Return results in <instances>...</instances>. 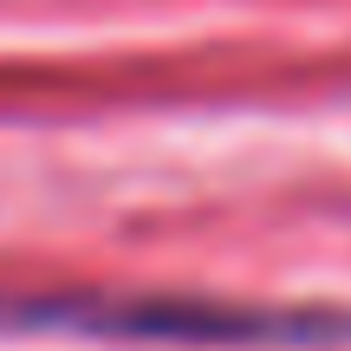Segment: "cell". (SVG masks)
I'll return each instance as SVG.
<instances>
[{"label": "cell", "mask_w": 351, "mask_h": 351, "mask_svg": "<svg viewBox=\"0 0 351 351\" xmlns=\"http://www.w3.org/2000/svg\"><path fill=\"white\" fill-rule=\"evenodd\" d=\"M0 332L130 351H351V306H267L143 287H33L0 293Z\"/></svg>", "instance_id": "1"}]
</instances>
